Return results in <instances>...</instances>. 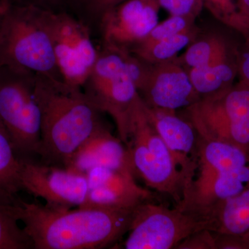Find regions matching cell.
Wrapping results in <instances>:
<instances>
[{
    "label": "cell",
    "mask_w": 249,
    "mask_h": 249,
    "mask_svg": "<svg viewBox=\"0 0 249 249\" xmlns=\"http://www.w3.org/2000/svg\"><path fill=\"white\" fill-rule=\"evenodd\" d=\"M134 209L57 210L19 199L15 204L34 249L106 248L128 232Z\"/></svg>",
    "instance_id": "1"
},
{
    "label": "cell",
    "mask_w": 249,
    "mask_h": 249,
    "mask_svg": "<svg viewBox=\"0 0 249 249\" xmlns=\"http://www.w3.org/2000/svg\"><path fill=\"white\" fill-rule=\"evenodd\" d=\"M34 80L41 114V162L67 168L83 142L104 126L101 112L82 89L48 77Z\"/></svg>",
    "instance_id": "2"
},
{
    "label": "cell",
    "mask_w": 249,
    "mask_h": 249,
    "mask_svg": "<svg viewBox=\"0 0 249 249\" xmlns=\"http://www.w3.org/2000/svg\"><path fill=\"white\" fill-rule=\"evenodd\" d=\"M248 188L249 151L198 137L196 167L176 206L212 217L218 205Z\"/></svg>",
    "instance_id": "3"
},
{
    "label": "cell",
    "mask_w": 249,
    "mask_h": 249,
    "mask_svg": "<svg viewBox=\"0 0 249 249\" xmlns=\"http://www.w3.org/2000/svg\"><path fill=\"white\" fill-rule=\"evenodd\" d=\"M7 0L0 20V66L62 80L59 73L49 11Z\"/></svg>",
    "instance_id": "4"
},
{
    "label": "cell",
    "mask_w": 249,
    "mask_h": 249,
    "mask_svg": "<svg viewBox=\"0 0 249 249\" xmlns=\"http://www.w3.org/2000/svg\"><path fill=\"white\" fill-rule=\"evenodd\" d=\"M125 145L136 174L147 186L157 193L170 196L176 205L179 204L186 178L173 154L154 127L141 96L131 111Z\"/></svg>",
    "instance_id": "5"
},
{
    "label": "cell",
    "mask_w": 249,
    "mask_h": 249,
    "mask_svg": "<svg viewBox=\"0 0 249 249\" xmlns=\"http://www.w3.org/2000/svg\"><path fill=\"white\" fill-rule=\"evenodd\" d=\"M199 138L228 142L249 151V86L238 84L201 96L186 107Z\"/></svg>",
    "instance_id": "6"
},
{
    "label": "cell",
    "mask_w": 249,
    "mask_h": 249,
    "mask_svg": "<svg viewBox=\"0 0 249 249\" xmlns=\"http://www.w3.org/2000/svg\"><path fill=\"white\" fill-rule=\"evenodd\" d=\"M34 77L0 66V122L19 158L33 159L40 150L41 114Z\"/></svg>",
    "instance_id": "7"
},
{
    "label": "cell",
    "mask_w": 249,
    "mask_h": 249,
    "mask_svg": "<svg viewBox=\"0 0 249 249\" xmlns=\"http://www.w3.org/2000/svg\"><path fill=\"white\" fill-rule=\"evenodd\" d=\"M203 230L214 231L211 216L176 206L170 209L150 201L134 210L125 249H177L187 237Z\"/></svg>",
    "instance_id": "8"
},
{
    "label": "cell",
    "mask_w": 249,
    "mask_h": 249,
    "mask_svg": "<svg viewBox=\"0 0 249 249\" xmlns=\"http://www.w3.org/2000/svg\"><path fill=\"white\" fill-rule=\"evenodd\" d=\"M82 90L98 111L111 116L119 139L126 145L129 116L140 95L129 74L124 51L106 47Z\"/></svg>",
    "instance_id": "9"
},
{
    "label": "cell",
    "mask_w": 249,
    "mask_h": 249,
    "mask_svg": "<svg viewBox=\"0 0 249 249\" xmlns=\"http://www.w3.org/2000/svg\"><path fill=\"white\" fill-rule=\"evenodd\" d=\"M57 67L62 81L82 89L89 78L99 53L89 31L80 21L66 12L49 11Z\"/></svg>",
    "instance_id": "10"
},
{
    "label": "cell",
    "mask_w": 249,
    "mask_h": 249,
    "mask_svg": "<svg viewBox=\"0 0 249 249\" xmlns=\"http://www.w3.org/2000/svg\"><path fill=\"white\" fill-rule=\"evenodd\" d=\"M22 191L42 198L51 209L69 210L84 203L88 193L86 175L70 168L19 158Z\"/></svg>",
    "instance_id": "11"
},
{
    "label": "cell",
    "mask_w": 249,
    "mask_h": 249,
    "mask_svg": "<svg viewBox=\"0 0 249 249\" xmlns=\"http://www.w3.org/2000/svg\"><path fill=\"white\" fill-rule=\"evenodd\" d=\"M157 0H125L101 16L106 46L129 51L158 24Z\"/></svg>",
    "instance_id": "12"
},
{
    "label": "cell",
    "mask_w": 249,
    "mask_h": 249,
    "mask_svg": "<svg viewBox=\"0 0 249 249\" xmlns=\"http://www.w3.org/2000/svg\"><path fill=\"white\" fill-rule=\"evenodd\" d=\"M85 175L88 196L79 208L132 209L156 198V193L139 186L135 176L129 172L96 167Z\"/></svg>",
    "instance_id": "13"
},
{
    "label": "cell",
    "mask_w": 249,
    "mask_h": 249,
    "mask_svg": "<svg viewBox=\"0 0 249 249\" xmlns=\"http://www.w3.org/2000/svg\"><path fill=\"white\" fill-rule=\"evenodd\" d=\"M138 92L149 107L174 111L188 107L201 96L177 58L150 64L146 79Z\"/></svg>",
    "instance_id": "14"
},
{
    "label": "cell",
    "mask_w": 249,
    "mask_h": 249,
    "mask_svg": "<svg viewBox=\"0 0 249 249\" xmlns=\"http://www.w3.org/2000/svg\"><path fill=\"white\" fill-rule=\"evenodd\" d=\"M96 167L129 172L137 175L127 146L106 126L96 130L72 157L68 167L86 173Z\"/></svg>",
    "instance_id": "15"
},
{
    "label": "cell",
    "mask_w": 249,
    "mask_h": 249,
    "mask_svg": "<svg viewBox=\"0 0 249 249\" xmlns=\"http://www.w3.org/2000/svg\"><path fill=\"white\" fill-rule=\"evenodd\" d=\"M145 107L156 130L183 172L186 187L196 164L198 137L196 129L189 121L178 117L176 111L149 107L146 105Z\"/></svg>",
    "instance_id": "16"
},
{
    "label": "cell",
    "mask_w": 249,
    "mask_h": 249,
    "mask_svg": "<svg viewBox=\"0 0 249 249\" xmlns=\"http://www.w3.org/2000/svg\"><path fill=\"white\" fill-rule=\"evenodd\" d=\"M214 232L245 237L249 232V188L222 201L212 214Z\"/></svg>",
    "instance_id": "17"
},
{
    "label": "cell",
    "mask_w": 249,
    "mask_h": 249,
    "mask_svg": "<svg viewBox=\"0 0 249 249\" xmlns=\"http://www.w3.org/2000/svg\"><path fill=\"white\" fill-rule=\"evenodd\" d=\"M237 56L238 50L225 38L213 36L192 43L178 59L183 65L191 69L231 61L237 60Z\"/></svg>",
    "instance_id": "18"
},
{
    "label": "cell",
    "mask_w": 249,
    "mask_h": 249,
    "mask_svg": "<svg viewBox=\"0 0 249 249\" xmlns=\"http://www.w3.org/2000/svg\"><path fill=\"white\" fill-rule=\"evenodd\" d=\"M187 71L196 92L204 96L233 85L238 74L237 59L211 66L195 67Z\"/></svg>",
    "instance_id": "19"
},
{
    "label": "cell",
    "mask_w": 249,
    "mask_h": 249,
    "mask_svg": "<svg viewBox=\"0 0 249 249\" xmlns=\"http://www.w3.org/2000/svg\"><path fill=\"white\" fill-rule=\"evenodd\" d=\"M22 191L20 163L9 134L0 122V195L16 199Z\"/></svg>",
    "instance_id": "20"
},
{
    "label": "cell",
    "mask_w": 249,
    "mask_h": 249,
    "mask_svg": "<svg viewBox=\"0 0 249 249\" xmlns=\"http://www.w3.org/2000/svg\"><path fill=\"white\" fill-rule=\"evenodd\" d=\"M17 199L0 195V249H34L30 237L18 224Z\"/></svg>",
    "instance_id": "21"
},
{
    "label": "cell",
    "mask_w": 249,
    "mask_h": 249,
    "mask_svg": "<svg viewBox=\"0 0 249 249\" xmlns=\"http://www.w3.org/2000/svg\"><path fill=\"white\" fill-rule=\"evenodd\" d=\"M193 27L157 42L143 50L130 53L149 64L161 63L176 58L180 51L191 43L194 39Z\"/></svg>",
    "instance_id": "22"
},
{
    "label": "cell",
    "mask_w": 249,
    "mask_h": 249,
    "mask_svg": "<svg viewBox=\"0 0 249 249\" xmlns=\"http://www.w3.org/2000/svg\"><path fill=\"white\" fill-rule=\"evenodd\" d=\"M201 2L220 22L239 31L245 37L249 35L240 0H201Z\"/></svg>",
    "instance_id": "23"
},
{
    "label": "cell",
    "mask_w": 249,
    "mask_h": 249,
    "mask_svg": "<svg viewBox=\"0 0 249 249\" xmlns=\"http://www.w3.org/2000/svg\"><path fill=\"white\" fill-rule=\"evenodd\" d=\"M193 22L194 19L192 18L170 16L168 19L158 23L140 42L129 49L128 52L134 53L149 48L160 40L191 29L193 27Z\"/></svg>",
    "instance_id": "24"
},
{
    "label": "cell",
    "mask_w": 249,
    "mask_h": 249,
    "mask_svg": "<svg viewBox=\"0 0 249 249\" xmlns=\"http://www.w3.org/2000/svg\"><path fill=\"white\" fill-rule=\"evenodd\" d=\"M160 8L166 10L170 16L195 19L203 9L201 0H157Z\"/></svg>",
    "instance_id": "25"
},
{
    "label": "cell",
    "mask_w": 249,
    "mask_h": 249,
    "mask_svg": "<svg viewBox=\"0 0 249 249\" xmlns=\"http://www.w3.org/2000/svg\"><path fill=\"white\" fill-rule=\"evenodd\" d=\"M178 249H217L215 232L210 230H203L196 232L183 240Z\"/></svg>",
    "instance_id": "26"
},
{
    "label": "cell",
    "mask_w": 249,
    "mask_h": 249,
    "mask_svg": "<svg viewBox=\"0 0 249 249\" xmlns=\"http://www.w3.org/2000/svg\"><path fill=\"white\" fill-rule=\"evenodd\" d=\"M39 9L52 12H66L71 9L73 0H18Z\"/></svg>",
    "instance_id": "27"
},
{
    "label": "cell",
    "mask_w": 249,
    "mask_h": 249,
    "mask_svg": "<svg viewBox=\"0 0 249 249\" xmlns=\"http://www.w3.org/2000/svg\"><path fill=\"white\" fill-rule=\"evenodd\" d=\"M245 38V46L240 51L238 50L237 67L240 81L249 86V36Z\"/></svg>",
    "instance_id": "28"
},
{
    "label": "cell",
    "mask_w": 249,
    "mask_h": 249,
    "mask_svg": "<svg viewBox=\"0 0 249 249\" xmlns=\"http://www.w3.org/2000/svg\"><path fill=\"white\" fill-rule=\"evenodd\" d=\"M124 1L125 0H91L85 12L101 18L107 10Z\"/></svg>",
    "instance_id": "29"
},
{
    "label": "cell",
    "mask_w": 249,
    "mask_h": 249,
    "mask_svg": "<svg viewBox=\"0 0 249 249\" xmlns=\"http://www.w3.org/2000/svg\"><path fill=\"white\" fill-rule=\"evenodd\" d=\"M240 2L242 15L249 31V0H240Z\"/></svg>",
    "instance_id": "30"
},
{
    "label": "cell",
    "mask_w": 249,
    "mask_h": 249,
    "mask_svg": "<svg viewBox=\"0 0 249 249\" xmlns=\"http://www.w3.org/2000/svg\"><path fill=\"white\" fill-rule=\"evenodd\" d=\"M91 0H73V9L85 11Z\"/></svg>",
    "instance_id": "31"
},
{
    "label": "cell",
    "mask_w": 249,
    "mask_h": 249,
    "mask_svg": "<svg viewBox=\"0 0 249 249\" xmlns=\"http://www.w3.org/2000/svg\"><path fill=\"white\" fill-rule=\"evenodd\" d=\"M7 0H0V20H1V16H2L3 10L4 9L5 4H6Z\"/></svg>",
    "instance_id": "32"
},
{
    "label": "cell",
    "mask_w": 249,
    "mask_h": 249,
    "mask_svg": "<svg viewBox=\"0 0 249 249\" xmlns=\"http://www.w3.org/2000/svg\"><path fill=\"white\" fill-rule=\"evenodd\" d=\"M248 36H249V35Z\"/></svg>",
    "instance_id": "33"
}]
</instances>
